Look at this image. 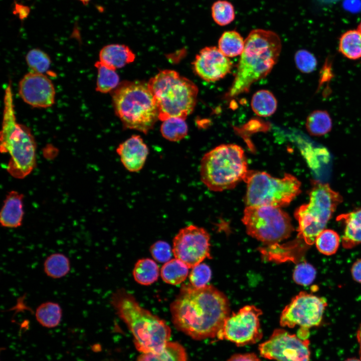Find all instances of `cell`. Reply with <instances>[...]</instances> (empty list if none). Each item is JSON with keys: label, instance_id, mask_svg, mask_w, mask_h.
Returning a JSON list of instances; mask_svg holds the SVG:
<instances>
[{"label": "cell", "instance_id": "6da1fadb", "mask_svg": "<svg viewBox=\"0 0 361 361\" xmlns=\"http://www.w3.org/2000/svg\"><path fill=\"white\" fill-rule=\"evenodd\" d=\"M170 312L177 330L201 340L217 336L230 315V306L225 294L212 285L184 284L170 305Z\"/></svg>", "mask_w": 361, "mask_h": 361}, {"label": "cell", "instance_id": "7a4b0ae2", "mask_svg": "<svg viewBox=\"0 0 361 361\" xmlns=\"http://www.w3.org/2000/svg\"><path fill=\"white\" fill-rule=\"evenodd\" d=\"M281 48V39L275 32L260 29L251 31L245 40L226 97L232 98L248 92L254 83L267 76L277 63Z\"/></svg>", "mask_w": 361, "mask_h": 361}, {"label": "cell", "instance_id": "3957f363", "mask_svg": "<svg viewBox=\"0 0 361 361\" xmlns=\"http://www.w3.org/2000/svg\"><path fill=\"white\" fill-rule=\"evenodd\" d=\"M110 303L132 333L134 345L140 352L159 351L169 341V326L164 320L142 307L124 289L114 292Z\"/></svg>", "mask_w": 361, "mask_h": 361}, {"label": "cell", "instance_id": "277c9868", "mask_svg": "<svg viewBox=\"0 0 361 361\" xmlns=\"http://www.w3.org/2000/svg\"><path fill=\"white\" fill-rule=\"evenodd\" d=\"M4 100L1 151L10 156L8 172L15 178H23L36 166V143L30 130L17 121L10 85L5 89Z\"/></svg>", "mask_w": 361, "mask_h": 361}, {"label": "cell", "instance_id": "5b68a950", "mask_svg": "<svg viewBox=\"0 0 361 361\" xmlns=\"http://www.w3.org/2000/svg\"><path fill=\"white\" fill-rule=\"evenodd\" d=\"M148 86L154 97L161 121L171 117L184 119L194 110L198 88L188 78L171 70L160 71L151 78Z\"/></svg>", "mask_w": 361, "mask_h": 361}, {"label": "cell", "instance_id": "8992f818", "mask_svg": "<svg viewBox=\"0 0 361 361\" xmlns=\"http://www.w3.org/2000/svg\"><path fill=\"white\" fill-rule=\"evenodd\" d=\"M116 115L125 128L147 133L158 119L154 97L147 84L124 82L112 94Z\"/></svg>", "mask_w": 361, "mask_h": 361}, {"label": "cell", "instance_id": "52a82bcc", "mask_svg": "<svg viewBox=\"0 0 361 361\" xmlns=\"http://www.w3.org/2000/svg\"><path fill=\"white\" fill-rule=\"evenodd\" d=\"M200 170L202 182L214 192L234 188L248 171L243 149L234 144L220 145L207 152Z\"/></svg>", "mask_w": 361, "mask_h": 361}, {"label": "cell", "instance_id": "ba28073f", "mask_svg": "<svg viewBox=\"0 0 361 361\" xmlns=\"http://www.w3.org/2000/svg\"><path fill=\"white\" fill-rule=\"evenodd\" d=\"M309 196V202L298 208L294 216L299 224L297 239L309 246L324 230L342 198L328 184L317 181L313 182Z\"/></svg>", "mask_w": 361, "mask_h": 361}, {"label": "cell", "instance_id": "9c48e42d", "mask_svg": "<svg viewBox=\"0 0 361 361\" xmlns=\"http://www.w3.org/2000/svg\"><path fill=\"white\" fill-rule=\"evenodd\" d=\"M244 180L247 184V206L284 207L301 192L300 182L289 173L279 178L265 172L248 170Z\"/></svg>", "mask_w": 361, "mask_h": 361}, {"label": "cell", "instance_id": "30bf717a", "mask_svg": "<svg viewBox=\"0 0 361 361\" xmlns=\"http://www.w3.org/2000/svg\"><path fill=\"white\" fill-rule=\"evenodd\" d=\"M242 221L249 236L275 252L281 247L279 243L288 238L294 231L289 216L278 207L247 206Z\"/></svg>", "mask_w": 361, "mask_h": 361}, {"label": "cell", "instance_id": "8fae6325", "mask_svg": "<svg viewBox=\"0 0 361 361\" xmlns=\"http://www.w3.org/2000/svg\"><path fill=\"white\" fill-rule=\"evenodd\" d=\"M261 309L254 305H246L229 315L217 337L242 346L254 344L262 337L259 316Z\"/></svg>", "mask_w": 361, "mask_h": 361}, {"label": "cell", "instance_id": "7c38bea8", "mask_svg": "<svg viewBox=\"0 0 361 361\" xmlns=\"http://www.w3.org/2000/svg\"><path fill=\"white\" fill-rule=\"evenodd\" d=\"M326 306L324 298L300 292L282 311L280 324L290 328L298 325L301 330L307 331L320 324Z\"/></svg>", "mask_w": 361, "mask_h": 361}, {"label": "cell", "instance_id": "4fadbf2b", "mask_svg": "<svg viewBox=\"0 0 361 361\" xmlns=\"http://www.w3.org/2000/svg\"><path fill=\"white\" fill-rule=\"evenodd\" d=\"M262 357L276 361H310L309 340L282 329H275L269 338L259 344Z\"/></svg>", "mask_w": 361, "mask_h": 361}, {"label": "cell", "instance_id": "5bb4252c", "mask_svg": "<svg viewBox=\"0 0 361 361\" xmlns=\"http://www.w3.org/2000/svg\"><path fill=\"white\" fill-rule=\"evenodd\" d=\"M210 235L201 227L190 225L180 229L173 240L172 251L175 258L193 268L205 259L211 258Z\"/></svg>", "mask_w": 361, "mask_h": 361}, {"label": "cell", "instance_id": "9a60e30c", "mask_svg": "<svg viewBox=\"0 0 361 361\" xmlns=\"http://www.w3.org/2000/svg\"><path fill=\"white\" fill-rule=\"evenodd\" d=\"M22 99L33 107L48 108L55 103V90L51 80L43 74L30 72L19 84Z\"/></svg>", "mask_w": 361, "mask_h": 361}, {"label": "cell", "instance_id": "2e32d148", "mask_svg": "<svg viewBox=\"0 0 361 361\" xmlns=\"http://www.w3.org/2000/svg\"><path fill=\"white\" fill-rule=\"evenodd\" d=\"M193 69L202 79L213 82L224 78L233 67V63L218 48L211 46L202 49L193 63Z\"/></svg>", "mask_w": 361, "mask_h": 361}, {"label": "cell", "instance_id": "e0dca14e", "mask_svg": "<svg viewBox=\"0 0 361 361\" xmlns=\"http://www.w3.org/2000/svg\"><path fill=\"white\" fill-rule=\"evenodd\" d=\"M116 152L127 170L138 172L145 164L149 149L139 135H133L118 145Z\"/></svg>", "mask_w": 361, "mask_h": 361}, {"label": "cell", "instance_id": "ac0fdd59", "mask_svg": "<svg viewBox=\"0 0 361 361\" xmlns=\"http://www.w3.org/2000/svg\"><path fill=\"white\" fill-rule=\"evenodd\" d=\"M23 198V195L17 191H12L8 193L0 213L2 227L16 228L22 225L24 214Z\"/></svg>", "mask_w": 361, "mask_h": 361}, {"label": "cell", "instance_id": "d6986e66", "mask_svg": "<svg viewBox=\"0 0 361 361\" xmlns=\"http://www.w3.org/2000/svg\"><path fill=\"white\" fill-rule=\"evenodd\" d=\"M99 56L101 63L115 70L132 62L135 58L128 46L116 44L104 46L100 50Z\"/></svg>", "mask_w": 361, "mask_h": 361}, {"label": "cell", "instance_id": "ffe728a7", "mask_svg": "<svg viewBox=\"0 0 361 361\" xmlns=\"http://www.w3.org/2000/svg\"><path fill=\"white\" fill-rule=\"evenodd\" d=\"M336 221L341 222L345 226L341 238L344 248L351 249L361 244V208L339 215Z\"/></svg>", "mask_w": 361, "mask_h": 361}, {"label": "cell", "instance_id": "44dd1931", "mask_svg": "<svg viewBox=\"0 0 361 361\" xmlns=\"http://www.w3.org/2000/svg\"><path fill=\"white\" fill-rule=\"evenodd\" d=\"M185 347L177 341H168L160 351L141 353L136 361H187Z\"/></svg>", "mask_w": 361, "mask_h": 361}, {"label": "cell", "instance_id": "7402d4cb", "mask_svg": "<svg viewBox=\"0 0 361 361\" xmlns=\"http://www.w3.org/2000/svg\"><path fill=\"white\" fill-rule=\"evenodd\" d=\"M62 308L57 302L47 301L36 308L35 316L37 322L42 326L52 328L58 326L62 320Z\"/></svg>", "mask_w": 361, "mask_h": 361}, {"label": "cell", "instance_id": "603a6c76", "mask_svg": "<svg viewBox=\"0 0 361 361\" xmlns=\"http://www.w3.org/2000/svg\"><path fill=\"white\" fill-rule=\"evenodd\" d=\"M70 270V259L65 254L60 252L50 254L43 263L45 274L52 279H61L66 276Z\"/></svg>", "mask_w": 361, "mask_h": 361}, {"label": "cell", "instance_id": "cb8c5ba5", "mask_svg": "<svg viewBox=\"0 0 361 361\" xmlns=\"http://www.w3.org/2000/svg\"><path fill=\"white\" fill-rule=\"evenodd\" d=\"M338 49L348 59L356 60L361 58V33L357 30L344 32L339 39Z\"/></svg>", "mask_w": 361, "mask_h": 361}, {"label": "cell", "instance_id": "d4e9b609", "mask_svg": "<svg viewBox=\"0 0 361 361\" xmlns=\"http://www.w3.org/2000/svg\"><path fill=\"white\" fill-rule=\"evenodd\" d=\"M251 105L258 116L268 117L273 114L277 108V101L273 94L267 90H260L252 96Z\"/></svg>", "mask_w": 361, "mask_h": 361}, {"label": "cell", "instance_id": "484cf974", "mask_svg": "<svg viewBox=\"0 0 361 361\" xmlns=\"http://www.w3.org/2000/svg\"><path fill=\"white\" fill-rule=\"evenodd\" d=\"M332 121L329 113L325 110H316L306 118L305 127L308 132L314 136L328 133L331 129Z\"/></svg>", "mask_w": 361, "mask_h": 361}, {"label": "cell", "instance_id": "4316f807", "mask_svg": "<svg viewBox=\"0 0 361 361\" xmlns=\"http://www.w3.org/2000/svg\"><path fill=\"white\" fill-rule=\"evenodd\" d=\"M189 267L180 260L174 258L164 263L161 269V276L165 283L178 285L187 278Z\"/></svg>", "mask_w": 361, "mask_h": 361}, {"label": "cell", "instance_id": "83f0119b", "mask_svg": "<svg viewBox=\"0 0 361 361\" xmlns=\"http://www.w3.org/2000/svg\"><path fill=\"white\" fill-rule=\"evenodd\" d=\"M158 275L159 269L157 265L149 258L139 260L133 270L134 280L138 283L143 285L152 284L157 280Z\"/></svg>", "mask_w": 361, "mask_h": 361}, {"label": "cell", "instance_id": "f1b7e54d", "mask_svg": "<svg viewBox=\"0 0 361 361\" xmlns=\"http://www.w3.org/2000/svg\"><path fill=\"white\" fill-rule=\"evenodd\" d=\"M245 40L237 31H225L218 42V48L227 57L240 55L244 48Z\"/></svg>", "mask_w": 361, "mask_h": 361}, {"label": "cell", "instance_id": "f546056e", "mask_svg": "<svg viewBox=\"0 0 361 361\" xmlns=\"http://www.w3.org/2000/svg\"><path fill=\"white\" fill-rule=\"evenodd\" d=\"M95 66L98 71L96 87L97 91L106 93L118 86L119 77L115 70L106 66L99 61L95 63Z\"/></svg>", "mask_w": 361, "mask_h": 361}, {"label": "cell", "instance_id": "4dcf8cb0", "mask_svg": "<svg viewBox=\"0 0 361 361\" xmlns=\"http://www.w3.org/2000/svg\"><path fill=\"white\" fill-rule=\"evenodd\" d=\"M162 121L160 132L166 139L176 142L184 139L187 135L188 127L185 119L171 117Z\"/></svg>", "mask_w": 361, "mask_h": 361}, {"label": "cell", "instance_id": "1f68e13d", "mask_svg": "<svg viewBox=\"0 0 361 361\" xmlns=\"http://www.w3.org/2000/svg\"><path fill=\"white\" fill-rule=\"evenodd\" d=\"M340 240L339 236L335 231L324 229L317 236L314 244L319 252L325 255H331L337 251Z\"/></svg>", "mask_w": 361, "mask_h": 361}, {"label": "cell", "instance_id": "d6a6232c", "mask_svg": "<svg viewBox=\"0 0 361 361\" xmlns=\"http://www.w3.org/2000/svg\"><path fill=\"white\" fill-rule=\"evenodd\" d=\"M211 12L213 20L221 26L230 24L235 18L234 7L227 1L219 0L215 2L212 6Z\"/></svg>", "mask_w": 361, "mask_h": 361}, {"label": "cell", "instance_id": "836d02e7", "mask_svg": "<svg viewBox=\"0 0 361 361\" xmlns=\"http://www.w3.org/2000/svg\"><path fill=\"white\" fill-rule=\"evenodd\" d=\"M26 60L31 72L43 74L48 71L51 63L49 56L39 49L31 50L27 53Z\"/></svg>", "mask_w": 361, "mask_h": 361}, {"label": "cell", "instance_id": "e575fe53", "mask_svg": "<svg viewBox=\"0 0 361 361\" xmlns=\"http://www.w3.org/2000/svg\"><path fill=\"white\" fill-rule=\"evenodd\" d=\"M294 62L297 68L302 73H310L317 66V60L311 52L305 49L298 50L294 55Z\"/></svg>", "mask_w": 361, "mask_h": 361}, {"label": "cell", "instance_id": "d590c367", "mask_svg": "<svg viewBox=\"0 0 361 361\" xmlns=\"http://www.w3.org/2000/svg\"><path fill=\"white\" fill-rule=\"evenodd\" d=\"M316 273L315 269L313 266L308 263L303 262L295 267L293 278L297 284L307 286L313 281Z\"/></svg>", "mask_w": 361, "mask_h": 361}, {"label": "cell", "instance_id": "8d00e7d4", "mask_svg": "<svg viewBox=\"0 0 361 361\" xmlns=\"http://www.w3.org/2000/svg\"><path fill=\"white\" fill-rule=\"evenodd\" d=\"M189 276L191 284L200 288L207 285L211 278V270L206 264L200 263L192 268Z\"/></svg>", "mask_w": 361, "mask_h": 361}, {"label": "cell", "instance_id": "74e56055", "mask_svg": "<svg viewBox=\"0 0 361 361\" xmlns=\"http://www.w3.org/2000/svg\"><path fill=\"white\" fill-rule=\"evenodd\" d=\"M152 257L157 261L166 263L171 257V248L166 242L158 241L155 242L150 248Z\"/></svg>", "mask_w": 361, "mask_h": 361}, {"label": "cell", "instance_id": "f35d334b", "mask_svg": "<svg viewBox=\"0 0 361 361\" xmlns=\"http://www.w3.org/2000/svg\"><path fill=\"white\" fill-rule=\"evenodd\" d=\"M227 361H261L257 355L253 352L236 353L232 355Z\"/></svg>", "mask_w": 361, "mask_h": 361}, {"label": "cell", "instance_id": "ab89813d", "mask_svg": "<svg viewBox=\"0 0 361 361\" xmlns=\"http://www.w3.org/2000/svg\"><path fill=\"white\" fill-rule=\"evenodd\" d=\"M351 273L353 279L361 283V259L356 260L351 268Z\"/></svg>", "mask_w": 361, "mask_h": 361}, {"label": "cell", "instance_id": "60d3db41", "mask_svg": "<svg viewBox=\"0 0 361 361\" xmlns=\"http://www.w3.org/2000/svg\"><path fill=\"white\" fill-rule=\"evenodd\" d=\"M356 337L357 339L358 343L359 344V354L360 356V359H361V324L359 326L356 333Z\"/></svg>", "mask_w": 361, "mask_h": 361}, {"label": "cell", "instance_id": "b9f144b4", "mask_svg": "<svg viewBox=\"0 0 361 361\" xmlns=\"http://www.w3.org/2000/svg\"><path fill=\"white\" fill-rule=\"evenodd\" d=\"M344 361H361L360 359H358L355 357L348 358Z\"/></svg>", "mask_w": 361, "mask_h": 361}, {"label": "cell", "instance_id": "7bdbcfd3", "mask_svg": "<svg viewBox=\"0 0 361 361\" xmlns=\"http://www.w3.org/2000/svg\"><path fill=\"white\" fill-rule=\"evenodd\" d=\"M81 2L83 4L86 5L88 4L91 0H78Z\"/></svg>", "mask_w": 361, "mask_h": 361}, {"label": "cell", "instance_id": "ee69618b", "mask_svg": "<svg viewBox=\"0 0 361 361\" xmlns=\"http://www.w3.org/2000/svg\"><path fill=\"white\" fill-rule=\"evenodd\" d=\"M357 30L361 33V22L359 24Z\"/></svg>", "mask_w": 361, "mask_h": 361}]
</instances>
